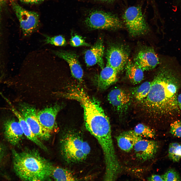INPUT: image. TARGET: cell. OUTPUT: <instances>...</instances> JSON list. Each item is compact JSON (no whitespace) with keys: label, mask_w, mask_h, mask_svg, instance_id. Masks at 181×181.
<instances>
[{"label":"cell","mask_w":181,"mask_h":181,"mask_svg":"<svg viewBox=\"0 0 181 181\" xmlns=\"http://www.w3.org/2000/svg\"><path fill=\"white\" fill-rule=\"evenodd\" d=\"M151 83L147 96L134 103L135 113L151 125L173 121L180 115L177 99L181 88V75L164 66L157 72Z\"/></svg>","instance_id":"cell-1"},{"label":"cell","mask_w":181,"mask_h":181,"mask_svg":"<svg viewBox=\"0 0 181 181\" xmlns=\"http://www.w3.org/2000/svg\"><path fill=\"white\" fill-rule=\"evenodd\" d=\"M13 167L21 179L30 181L46 180L51 177L53 167L36 151L12 150Z\"/></svg>","instance_id":"cell-2"},{"label":"cell","mask_w":181,"mask_h":181,"mask_svg":"<svg viewBox=\"0 0 181 181\" xmlns=\"http://www.w3.org/2000/svg\"><path fill=\"white\" fill-rule=\"evenodd\" d=\"M62 151L65 160L69 163H76L84 160L89 153L88 143L78 134L67 133L62 140Z\"/></svg>","instance_id":"cell-3"},{"label":"cell","mask_w":181,"mask_h":181,"mask_svg":"<svg viewBox=\"0 0 181 181\" xmlns=\"http://www.w3.org/2000/svg\"><path fill=\"white\" fill-rule=\"evenodd\" d=\"M84 22L88 27L93 29L113 30L122 26L121 22L116 15L99 10L90 13L85 19Z\"/></svg>","instance_id":"cell-4"},{"label":"cell","mask_w":181,"mask_h":181,"mask_svg":"<svg viewBox=\"0 0 181 181\" xmlns=\"http://www.w3.org/2000/svg\"><path fill=\"white\" fill-rule=\"evenodd\" d=\"M123 21L129 33L133 36L147 33L149 27L139 6H131L125 11L123 16Z\"/></svg>","instance_id":"cell-5"},{"label":"cell","mask_w":181,"mask_h":181,"mask_svg":"<svg viewBox=\"0 0 181 181\" xmlns=\"http://www.w3.org/2000/svg\"><path fill=\"white\" fill-rule=\"evenodd\" d=\"M3 109L4 110L0 114V121L5 137L12 145H16L24 135L22 128L13 113L5 108Z\"/></svg>","instance_id":"cell-6"},{"label":"cell","mask_w":181,"mask_h":181,"mask_svg":"<svg viewBox=\"0 0 181 181\" xmlns=\"http://www.w3.org/2000/svg\"><path fill=\"white\" fill-rule=\"evenodd\" d=\"M11 2L23 35L26 36L30 35L36 30L39 26V20L38 14L24 9L15 1Z\"/></svg>","instance_id":"cell-7"},{"label":"cell","mask_w":181,"mask_h":181,"mask_svg":"<svg viewBox=\"0 0 181 181\" xmlns=\"http://www.w3.org/2000/svg\"><path fill=\"white\" fill-rule=\"evenodd\" d=\"M17 110L21 114L32 132L38 138L43 140L50 138L51 133L40 124L37 118V112L34 107L25 103H20Z\"/></svg>","instance_id":"cell-8"},{"label":"cell","mask_w":181,"mask_h":181,"mask_svg":"<svg viewBox=\"0 0 181 181\" xmlns=\"http://www.w3.org/2000/svg\"><path fill=\"white\" fill-rule=\"evenodd\" d=\"M128 57V53L124 47L120 45H113L109 48L106 52L107 64L118 73L125 67Z\"/></svg>","instance_id":"cell-9"},{"label":"cell","mask_w":181,"mask_h":181,"mask_svg":"<svg viewBox=\"0 0 181 181\" xmlns=\"http://www.w3.org/2000/svg\"><path fill=\"white\" fill-rule=\"evenodd\" d=\"M159 147L157 141L142 139L136 143L133 148L137 160L143 162L153 159Z\"/></svg>","instance_id":"cell-10"},{"label":"cell","mask_w":181,"mask_h":181,"mask_svg":"<svg viewBox=\"0 0 181 181\" xmlns=\"http://www.w3.org/2000/svg\"><path fill=\"white\" fill-rule=\"evenodd\" d=\"M108 99L110 103L121 115L127 111L132 101L131 95L119 88L111 90L108 95Z\"/></svg>","instance_id":"cell-11"},{"label":"cell","mask_w":181,"mask_h":181,"mask_svg":"<svg viewBox=\"0 0 181 181\" xmlns=\"http://www.w3.org/2000/svg\"><path fill=\"white\" fill-rule=\"evenodd\" d=\"M134 62L144 71L155 68L159 63V58L154 49L146 47L139 51L135 54Z\"/></svg>","instance_id":"cell-12"},{"label":"cell","mask_w":181,"mask_h":181,"mask_svg":"<svg viewBox=\"0 0 181 181\" xmlns=\"http://www.w3.org/2000/svg\"><path fill=\"white\" fill-rule=\"evenodd\" d=\"M62 107V106L56 104L37 112V117L40 124L51 133L54 129L57 116Z\"/></svg>","instance_id":"cell-13"},{"label":"cell","mask_w":181,"mask_h":181,"mask_svg":"<svg viewBox=\"0 0 181 181\" xmlns=\"http://www.w3.org/2000/svg\"><path fill=\"white\" fill-rule=\"evenodd\" d=\"M104 52L103 40L100 38L93 47L85 52V60L87 66H91L97 64L103 69L104 67L103 58Z\"/></svg>","instance_id":"cell-14"},{"label":"cell","mask_w":181,"mask_h":181,"mask_svg":"<svg viewBox=\"0 0 181 181\" xmlns=\"http://www.w3.org/2000/svg\"><path fill=\"white\" fill-rule=\"evenodd\" d=\"M53 53L68 63L71 74L75 78L79 81L82 80L83 70L75 54L73 52L63 51H54Z\"/></svg>","instance_id":"cell-15"},{"label":"cell","mask_w":181,"mask_h":181,"mask_svg":"<svg viewBox=\"0 0 181 181\" xmlns=\"http://www.w3.org/2000/svg\"><path fill=\"white\" fill-rule=\"evenodd\" d=\"M9 107L6 108L10 110L17 119L22 128L24 134L31 141L42 149L46 150L47 148L38 138L31 131L29 126L21 113L17 110L9 100L7 101Z\"/></svg>","instance_id":"cell-16"},{"label":"cell","mask_w":181,"mask_h":181,"mask_svg":"<svg viewBox=\"0 0 181 181\" xmlns=\"http://www.w3.org/2000/svg\"><path fill=\"white\" fill-rule=\"evenodd\" d=\"M142 139L133 130L123 131L116 138L119 147L122 151L127 152L131 150L136 143Z\"/></svg>","instance_id":"cell-17"},{"label":"cell","mask_w":181,"mask_h":181,"mask_svg":"<svg viewBox=\"0 0 181 181\" xmlns=\"http://www.w3.org/2000/svg\"><path fill=\"white\" fill-rule=\"evenodd\" d=\"M102 69L98 76L97 83L99 88L104 90L116 82L118 73L107 64Z\"/></svg>","instance_id":"cell-18"},{"label":"cell","mask_w":181,"mask_h":181,"mask_svg":"<svg viewBox=\"0 0 181 181\" xmlns=\"http://www.w3.org/2000/svg\"><path fill=\"white\" fill-rule=\"evenodd\" d=\"M125 67L127 76L132 83L138 84L143 80L144 71L134 62L128 60Z\"/></svg>","instance_id":"cell-19"},{"label":"cell","mask_w":181,"mask_h":181,"mask_svg":"<svg viewBox=\"0 0 181 181\" xmlns=\"http://www.w3.org/2000/svg\"><path fill=\"white\" fill-rule=\"evenodd\" d=\"M51 176L56 181L77 180L73 173L69 170L60 167H53Z\"/></svg>","instance_id":"cell-20"},{"label":"cell","mask_w":181,"mask_h":181,"mask_svg":"<svg viewBox=\"0 0 181 181\" xmlns=\"http://www.w3.org/2000/svg\"><path fill=\"white\" fill-rule=\"evenodd\" d=\"M151 85V81H146L134 89L131 95L135 102L141 101L147 96L150 89Z\"/></svg>","instance_id":"cell-21"},{"label":"cell","mask_w":181,"mask_h":181,"mask_svg":"<svg viewBox=\"0 0 181 181\" xmlns=\"http://www.w3.org/2000/svg\"><path fill=\"white\" fill-rule=\"evenodd\" d=\"M134 131L142 138H152L156 135L155 130L149 126L143 123H139L135 127Z\"/></svg>","instance_id":"cell-22"},{"label":"cell","mask_w":181,"mask_h":181,"mask_svg":"<svg viewBox=\"0 0 181 181\" xmlns=\"http://www.w3.org/2000/svg\"><path fill=\"white\" fill-rule=\"evenodd\" d=\"M168 157L174 162H178L181 158V144L177 143H170L168 150Z\"/></svg>","instance_id":"cell-23"},{"label":"cell","mask_w":181,"mask_h":181,"mask_svg":"<svg viewBox=\"0 0 181 181\" xmlns=\"http://www.w3.org/2000/svg\"><path fill=\"white\" fill-rule=\"evenodd\" d=\"M45 39L44 41L47 44H50L57 46H64L66 44V42L64 37L62 35H59L51 37L44 35Z\"/></svg>","instance_id":"cell-24"},{"label":"cell","mask_w":181,"mask_h":181,"mask_svg":"<svg viewBox=\"0 0 181 181\" xmlns=\"http://www.w3.org/2000/svg\"><path fill=\"white\" fill-rule=\"evenodd\" d=\"M162 176L164 181L181 180V178L178 173L175 170L173 169H169Z\"/></svg>","instance_id":"cell-25"},{"label":"cell","mask_w":181,"mask_h":181,"mask_svg":"<svg viewBox=\"0 0 181 181\" xmlns=\"http://www.w3.org/2000/svg\"><path fill=\"white\" fill-rule=\"evenodd\" d=\"M70 43L71 46L75 47L90 46L89 44L87 43L81 36L76 34L72 36Z\"/></svg>","instance_id":"cell-26"},{"label":"cell","mask_w":181,"mask_h":181,"mask_svg":"<svg viewBox=\"0 0 181 181\" xmlns=\"http://www.w3.org/2000/svg\"><path fill=\"white\" fill-rule=\"evenodd\" d=\"M170 132L173 136L181 138V120H176L170 124Z\"/></svg>","instance_id":"cell-27"},{"label":"cell","mask_w":181,"mask_h":181,"mask_svg":"<svg viewBox=\"0 0 181 181\" xmlns=\"http://www.w3.org/2000/svg\"><path fill=\"white\" fill-rule=\"evenodd\" d=\"M21 2L28 5H36L40 4L45 0H17Z\"/></svg>","instance_id":"cell-28"},{"label":"cell","mask_w":181,"mask_h":181,"mask_svg":"<svg viewBox=\"0 0 181 181\" xmlns=\"http://www.w3.org/2000/svg\"><path fill=\"white\" fill-rule=\"evenodd\" d=\"M147 180L149 181H164L162 176L157 174H153L149 177Z\"/></svg>","instance_id":"cell-29"},{"label":"cell","mask_w":181,"mask_h":181,"mask_svg":"<svg viewBox=\"0 0 181 181\" xmlns=\"http://www.w3.org/2000/svg\"><path fill=\"white\" fill-rule=\"evenodd\" d=\"M177 101L178 107L181 111V93L178 95Z\"/></svg>","instance_id":"cell-30"},{"label":"cell","mask_w":181,"mask_h":181,"mask_svg":"<svg viewBox=\"0 0 181 181\" xmlns=\"http://www.w3.org/2000/svg\"><path fill=\"white\" fill-rule=\"evenodd\" d=\"M3 153V149L2 146L0 144V161L2 158Z\"/></svg>","instance_id":"cell-31"},{"label":"cell","mask_w":181,"mask_h":181,"mask_svg":"<svg viewBox=\"0 0 181 181\" xmlns=\"http://www.w3.org/2000/svg\"><path fill=\"white\" fill-rule=\"evenodd\" d=\"M6 1V0H0V21L1 19L0 15L1 9L2 7V6H3V5H4V3H5Z\"/></svg>","instance_id":"cell-32"},{"label":"cell","mask_w":181,"mask_h":181,"mask_svg":"<svg viewBox=\"0 0 181 181\" xmlns=\"http://www.w3.org/2000/svg\"><path fill=\"white\" fill-rule=\"evenodd\" d=\"M175 4L177 5H181V0H174Z\"/></svg>","instance_id":"cell-33"},{"label":"cell","mask_w":181,"mask_h":181,"mask_svg":"<svg viewBox=\"0 0 181 181\" xmlns=\"http://www.w3.org/2000/svg\"><path fill=\"white\" fill-rule=\"evenodd\" d=\"M100 1L105 2H109L113 1V0H99Z\"/></svg>","instance_id":"cell-34"}]
</instances>
